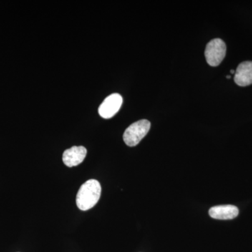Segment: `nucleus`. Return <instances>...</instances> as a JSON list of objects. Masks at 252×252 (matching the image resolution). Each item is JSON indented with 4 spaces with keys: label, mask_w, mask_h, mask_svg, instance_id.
<instances>
[{
    "label": "nucleus",
    "mask_w": 252,
    "mask_h": 252,
    "mask_svg": "<svg viewBox=\"0 0 252 252\" xmlns=\"http://www.w3.org/2000/svg\"><path fill=\"white\" fill-rule=\"evenodd\" d=\"M87 154V150L82 146L72 147L64 151L63 155V160L67 167L77 166L84 161Z\"/></svg>",
    "instance_id": "5"
},
{
    "label": "nucleus",
    "mask_w": 252,
    "mask_h": 252,
    "mask_svg": "<svg viewBox=\"0 0 252 252\" xmlns=\"http://www.w3.org/2000/svg\"><path fill=\"white\" fill-rule=\"evenodd\" d=\"M226 53V46L220 39H212L207 44L205 56L207 63L212 67L220 65L223 61Z\"/></svg>",
    "instance_id": "3"
},
{
    "label": "nucleus",
    "mask_w": 252,
    "mask_h": 252,
    "mask_svg": "<svg viewBox=\"0 0 252 252\" xmlns=\"http://www.w3.org/2000/svg\"><path fill=\"white\" fill-rule=\"evenodd\" d=\"M227 79H230V75H227L226 76Z\"/></svg>",
    "instance_id": "9"
},
{
    "label": "nucleus",
    "mask_w": 252,
    "mask_h": 252,
    "mask_svg": "<svg viewBox=\"0 0 252 252\" xmlns=\"http://www.w3.org/2000/svg\"><path fill=\"white\" fill-rule=\"evenodd\" d=\"M235 84L245 87L252 84V61H245L240 63L235 70Z\"/></svg>",
    "instance_id": "6"
},
{
    "label": "nucleus",
    "mask_w": 252,
    "mask_h": 252,
    "mask_svg": "<svg viewBox=\"0 0 252 252\" xmlns=\"http://www.w3.org/2000/svg\"><path fill=\"white\" fill-rule=\"evenodd\" d=\"M122 103L123 97L120 94H110L104 99L103 102L99 106V114L103 119H111L119 112Z\"/></svg>",
    "instance_id": "4"
},
{
    "label": "nucleus",
    "mask_w": 252,
    "mask_h": 252,
    "mask_svg": "<svg viewBox=\"0 0 252 252\" xmlns=\"http://www.w3.org/2000/svg\"><path fill=\"white\" fill-rule=\"evenodd\" d=\"M209 215L215 220H230L238 216L239 210L235 205H219L212 207L209 211Z\"/></svg>",
    "instance_id": "7"
},
{
    "label": "nucleus",
    "mask_w": 252,
    "mask_h": 252,
    "mask_svg": "<svg viewBox=\"0 0 252 252\" xmlns=\"http://www.w3.org/2000/svg\"><path fill=\"white\" fill-rule=\"evenodd\" d=\"M230 73H231L232 74H235V71L234 70V69H231V70H230Z\"/></svg>",
    "instance_id": "8"
},
{
    "label": "nucleus",
    "mask_w": 252,
    "mask_h": 252,
    "mask_svg": "<svg viewBox=\"0 0 252 252\" xmlns=\"http://www.w3.org/2000/svg\"><path fill=\"white\" fill-rule=\"evenodd\" d=\"M101 190V185L97 180H89L83 184L76 199L79 210L86 211L93 208L99 201Z\"/></svg>",
    "instance_id": "1"
},
{
    "label": "nucleus",
    "mask_w": 252,
    "mask_h": 252,
    "mask_svg": "<svg viewBox=\"0 0 252 252\" xmlns=\"http://www.w3.org/2000/svg\"><path fill=\"white\" fill-rule=\"evenodd\" d=\"M150 127L151 123L146 119L134 123L124 132V142L129 147H135L147 135Z\"/></svg>",
    "instance_id": "2"
}]
</instances>
